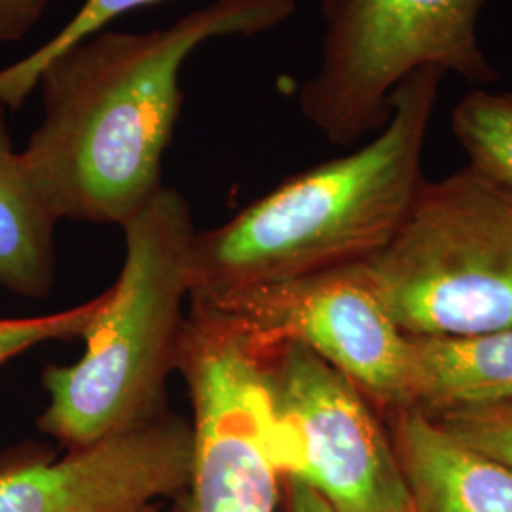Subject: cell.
I'll list each match as a JSON object with an SVG mask.
<instances>
[{
  "label": "cell",
  "mask_w": 512,
  "mask_h": 512,
  "mask_svg": "<svg viewBox=\"0 0 512 512\" xmlns=\"http://www.w3.org/2000/svg\"><path fill=\"white\" fill-rule=\"evenodd\" d=\"M296 0H213L162 29H105L40 71L44 118L21 152L54 219L118 224L162 188L183 110L181 73L209 40L268 33Z\"/></svg>",
  "instance_id": "6da1fadb"
},
{
  "label": "cell",
  "mask_w": 512,
  "mask_h": 512,
  "mask_svg": "<svg viewBox=\"0 0 512 512\" xmlns=\"http://www.w3.org/2000/svg\"><path fill=\"white\" fill-rule=\"evenodd\" d=\"M444 73L425 67L391 95L363 147L285 179L234 219L198 232L190 298L365 262L401 228L425 184L423 150Z\"/></svg>",
  "instance_id": "7a4b0ae2"
},
{
  "label": "cell",
  "mask_w": 512,
  "mask_h": 512,
  "mask_svg": "<svg viewBox=\"0 0 512 512\" xmlns=\"http://www.w3.org/2000/svg\"><path fill=\"white\" fill-rule=\"evenodd\" d=\"M122 230L124 266L84 336L86 353L42 378L50 403L38 429L69 450L165 414V384L177 368L198 236L192 209L164 186Z\"/></svg>",
  "instance_id": "3957f363"
},
{
  "label": "cell",
  "mask_w": 512,
  "mask_h": 512,
  "mask_svg": "<svg viewBox=\"0 0 512 512\" xmlns=\"http://www.w3.org/2000/svg\"><path fill=\"white\" fill-rule=\"evenodd\" d=\"M361 268L408 336L511 329V188L471 165L425 181L397 234Z\"/></svg>",
  "instance_id": "277c9868"
},
{
  "label": "cell",
  "mask_w": 512,
  "mask_h": 512,
  "mask_svg": "<svg viewBox=\"0 0 512 512\" xmlns=\"http://www.w3.org/2000/svg\"><path fill=\"white\" fill-rule=\"evenodd\" d=\"M313 2L323 19L321 55L296 103L336 147H353L384 128L391 95L420 69L437 67L476 88L499 78L478 35L488 0Z\"/></svg>",
  "instance_id": "5b68a950"
},
{
  "label": "cell",
  "mask_w": 512,
  "mask_h": 512,
  "mask_svg": "<svg viewBox=\"0 0 512 512\" xmlns=\"http://www.w3.org/2000/svg\"><path fill=\"white\" fill-rule=\"evenodd\" d=\"M260 355L279 476L304 480L336 512H412L389 429L359 387L296 344Z\"/></svg>",
  "instance_id": "8992f818"
},
{
  "label": "cell",
  "mask_w": 512,
  "mask_h": 512,
  "mask_svg": "<svg viewBox=\"0 0 512 512\" xmlns=\"http://www.w3.org/2000/svg\"><path fill=\"white\" fill-rule=\"evenodd\" d=\"M258 351L296 344L359 387L380 416L408 408L406 334L359 264L217 296L192 298Z\"/></svg>",
  "instance_id": "52a82bcc"
},
{
  "label": "cell",
  "mask_w": 512,
  "mask_h": 512,
  "mask_svg": "<svg viewBox=\"0 0 512 512\" xmlns=\"http://www.w3.org/2000/svg\"><path fill=\"white\" fill-rule=\"evenodd\" d=\"M192 423L162 414L65 458L0 473V512H152L184 492Z\"/></svg>",
  "instance_id": "ba28073f"
},
{
  "label": "cell",
  "mask_w": 512,
  "mask_h": 512,
  "mask_svg": "<svg viewBox=\"0 0 512 512\" xmlns=\"http://www.w3.org/2000/svg\"><path fill=\"white\" fill-rule=\"evenodd\" d=\"M412 512H512V469L444 433L418 408L385 418Z\"/></svg>",
  "instance_id": "9c48e42d"
},
{
  "label": "cell",
  "mask_w": 512,
  "mask_h": 512,
  "mask_svg": "<svg viewBox=\"0 0 512 512\" xmlns=\"http://www.w3.org/2000/svg\"><path fill=\"white\" fill-rule=\"evenodd\" d=\"M408 408L512 401V327L465 336L406 334Z\"/></svg>",
  "instance_id": "30bf717a"
},
{
  "label": "cell",
  "mask_w": 512,
  "mask_h": 512,
  "mask_svg": "<svg viewBox=\"0 0 512 512\" xmlns=\"http://www.w3.org/2000/svg\"><path fill=\"white\" fill-rule=\"evenodd\" d=\"M8 110L0 103V285L19 296L44 298L54 285L57 220L14 147Z\"/></svg>",
  "instance_id": "8fae6325"
},
{
  "label": "cell",
  "mask_w": 512,
  "mask_h": 512,
  "mask_svg": "<svg viewBox=\"0 0 512 512\" xmlns=\"http://www.w3.org/2000/svg\"><path fill=\"white\" fill-rule=\"evenodd\" d=\"M452 131L467 165L512 190V92L467 93L452 112Z\"/></svg>",
  "instance_id": "7c38bea8"
},
{
  "label": "cell",
  "mask_w": 512,
  "mask_h": 512,
  "mask_svg": "<svg viewBox=\"0 0 512 512\" xmlns=\"http://www.w3.org/2000/svg\"><path fill=\"white\" fill-rule=\"evenodd\" d=\"M160 2L165 0H84L73 18L54 37L23 59L0 69V103L10 110L23 107L27 97L37 90L38 74L55 55L84 38L109 29L116 19Z\"/></svg>",
  "instance_id": "4fadbf2b"
},
{
  "label": "cell",
  "mask_w": 512,
  "mask_h": 512,
  "mask_svg": "<svg viewBox=\"0 0 512 512\" xmlns=\"http://www.w3.org/2000/svg\"><path fill=\"white\" fill-rule=\"evenodd\" d=\"M444 433L512 469V401L423 412Z\"/></svg>",
  "instance_id": "5bb4252c"
},
{
  "label": "cell",
  "mask_w": 512,
  "mask_h": 512,
  "mask_svg": "<svg viewBox=\"0 0 512 512\" xmlns=\"http://www.w3.org/2000/svg\"><path fill=\"white\" fill-rule=\"evenodd\" d=\"M109 294V291H105L76 308L50 315L0 319V366L38 344L52 340L84 338L86 332L92 329L103 306L107 304Z\"/></svg>",
  "instance_id": "9a60e30c"
},
{
  "label": "cell",
  "mask_w": 512,
  "mask_h": 512,
  "mask_svg": "<svg viewBox=\"0 0 512 512\" xmlns=\"http://www.w3.org/2000/svg\"><path fill=\"white\" fill-rule=\"evenodd\" d=\"M274 484L251 475H220L196 486L173 512H275Z\"/></svg>",
  "instance_id": "2e32d148"
},
{
  "label": "cell",
  "mask_w": 512,
  "mask_h": 512,
  "mask_svg": "<svg viewBox=\"0 0 512 512\" xmlns=\"http://www.w3.org/2000/svg\"><path fill=\"white\" fill-rule=\"evenodd\" d=\"M48 6L50 0H0V44L27 37Z\"/></svg>",
  "instance_id": "e0dca14e"
},
{
  "label": "cell",
  "mask_w": 512,
  "mask_h": 512,
  "mask_svg": "<svg viewBox=\"0 0 512 512\" xmlns=\"http://www.w3.org/2000/svg\"><path fill=\"white\" fill-rule=\"evenodd\" d=\"M285 512H336L329 501L296 476L281 478Z\"/></svg>",
  "instance_id": "ac0fdd59"
},
{
  "label": "cell",
  "mask_w": 512,
  "mask_h": 512,
  "mask_svg": "<svg viewBox=\"0 0 512 512\" xmlns=\"http://www.w3.org/2000/svg\"><path fill=\"white\" fill-rule=\"evenodd\" d=\"M152 512H158V511H152Z\"/></svg>",
  "instance_id": "d6986e66"
}]
</instances>
